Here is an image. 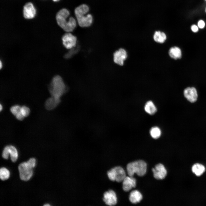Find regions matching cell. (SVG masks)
<instances>
[{"label": "cell", "mask_w": 206, "mask_h": 206, "mask_svg": "<svg viewBox=\"0 0 206 206\" xmlns=\"http://www.w3.org/2000/svg\"><path fill=\"white\" fill-rule=\"evenodd\" d=\"M69 15V11L66 9L63 8L59 11L56 15L57 24L67 32L72 31L76 25V21L72 17H70L67 20Z\"/></svg>", "instance_id": "6da1fadb"}, {"label": "cell", "mask_w": 206, "mask_h": 206, "mask_svg": "<svg viewBox=\"0 0 206 206\" xmlns=\"http://www.w3.org/2000/svg\"><path fill=\"white\" fill-rule=\"evenodd\" d=\"M89 11L88 7L86 4H82L75 10V14L79 26L82 27H88L91 25L92 21V15L86 14Z\"/></svg>", "instance_id": "7a4b0ae2"}, {"label": "cell", "mask_w": 206, "mask_h": 206, "mask_svg": "<svg viewBox=\"0 0 206 206\" xmlns=\"http://www.w3.org/2000/svg\"><path fill=\"white\" fill-rule=\"evenodd\" d=\"M66 88L62 78L57 75L53 78L49 86V90L52 97L60 101V98L65 92Z\"/></svg>", "instance_id": "3957f363"}, {"label": "cell", "mask_w": 206, "mask_h": 206, "mask_svg": "<svg viewBox=\"0 0 206 206\" xmlns=\"http://www.w3.org/2000/svg\"><path fill=\"white\" fill-rule=\"evenodd\" d=\"M36 161L35 159L31 158L27 161L19 164L18 169L21 180L27 181L31 177L33 174V169L35 165Z\"/></svg>", "instance_id": "277c9868"}, {"label": "cell", "mask_w": 206, "mask_h": 206, "mask_svg": "<svg viewBox=\"0 0 206 206\" xmlns=\"http://www.w3.org/2000/svg\"><path fill=\"white\" fill-rule=\"evenodd\" d=\"M126 169L129 176L133 177L136 173L139 176H143L146 173L147 164L143 160L136 161L128 163Z\"/></svg>", "instance_id": "5b68a950"}, {"label": "cell", "mask_w": 206, "mask_h": 206, "mask_svg": "<svg viewBox=\"0 0 206 206\" xmlns=\"http://www.w3.org/2000/svg\"><path fill=\"white\" fill-rule=\"evenodd\" d=\"M107 174L110 180L118 182L122 181L126 177L125 170L120 166H117L112 168L108 171Z\"/></svg>", "instance_id": "8992f818"}, {"label": "cell", "mask_w": 206, "mask_h": 206, "mask_svg": "<svg viewBox=\"0 0 206 206\" xmlns=\"http://www.w3.org/2000/svg\"><path fill=\"white\" fill-rule=\"evenodd\" d=\"M77 40L76 37L70 32H67L62 37L63 44L68 49H70L76 46Z\"/></svg>", "instance_id": "52a82bcc"}, {"label": "cell", "mask_w": 206, "mask_h": 206, "mask_svg": "<svg viewBox=\"0 0 206 206\" xmlns=\"http://www.w3.org/2000/svg\"><path fill=\"white\" fill-rule=\"evenodd\" d=\"M9 154L12 161L15 162L17 159L18 154L17 150L14 146L9 145L5 147L3 152L2 157L5 159H7Z\"/></svg>", "instance_id": "ba28073f"}, {"label": "cell", "mask_w": 206, "mask_h": 206, "mask_svg": "<svg viewBox=\"0 0 206 206\" xmlns=\"http://www.w3.org/2000/svg\"><path fill=\"white\" fill-rule=\"evenodd\" d=\"M103 200L107 205L110 206L115 205L117 202L116 194L113 190H109L104 193Z\"/></svg>", "instance_id": "9c48e42d"}, {"label": "cell", "mask_w": 206, "mask_h": 206, "mask_svg": "<svg viewBox=\"0 0 206 206\" xmlns=\"http://www.w3.org/2000/svg\"><path fill=\"white\" fill-rule=\"evenodd\" d=\"M127 57V52L124 49L120 48L113 54V60L114 63L120 66L124 65V62Z\"/></svg>", "instance_id": "30bf717a"}, {"label": "cell", "mask_w": 206, "mask_h": 206, "mask_svg": "<svg viewBox=\"0 0 206 206\" xmlns=\"http://www.w3.org/2000/svg\"><path fill=\"white\" fill-rule=\"evenodd\" d=\"M153 176L157 180L164 179L167 175V171L164 165L159 163L155 165L154 168L152 169Z\"/></svg>", "instance_id": "8fae6325"}, {"label": "cell", "mask_w": 206, "mask_h": 206, "mask_svg": "<svg viewBox=\"0 0 206 206\" xmlns=\"http://www.w3.org/2000/svg\"><path fill=\"white\" fill-rule=\"evenodd\" d=\"M184 97L188 101L191 103L196 102L198 98V94L196 89L194 87H188L184 90Z\"/></svg>", "instance_id": "7c38bea8"}, {"label": "cell", "mask_w": 206, "mask_h": 206, "mask_svg": "<svg viewBox=\"0 0 206 206\" xmlns=\"http://www.w3.org/2000/svg\"><path fill=\"white\" fill-rule=\"evenodd\" d=\"M36 11L33 4L30 2L26 3L23 7V17L26 19H31L35 15Z\"/></svg>", "instance_id": "4fadbf2b"}, {"label": "cell", "mask_w": 206, "mask_h": 206, "mask_svg": "<svg viewBox=\"0 0 206 206\" xmlns=\"http://www.w3.org/2000/svg\"><path fill=\"white\" fill-rule=\"evenodd\" d=\"M136 185V180L133 177L127 176L122 181V188L124 191L128 192Z\"/></svg>", "instance_id": "5bb4252c"}, {"label": "cell", "mask_w": 206, "mask_h": 206, "mask_svg": "<svg viewBox=\"0 0 206 206\" xmlns=\"http://www.w3.org/2000/svg\"><path fill=\"white\" fill-rule=\"evenodd\" d=\"M142 199L141 193L138 191L135 190L131 191L129 195V200L133 204L140 202Z\"/></svg>", "instance_id": "9a60e30c"}, {"label": "cell", "mask_w": 206, "mask_h": 206, "mask_svg": "<svg viewBox=\"0 0 206 206\" xmlns=\"http://www.w3.org/2000/svg\"><path fill=\"white\" fill-rule=\"evenodd\" d=\"M153 38L156 42L160 43H164L167 39V36L163 32L157 30L155 31L153 34Z\"/></svg>", "instance_id": "2e32d148"}, {"label": "cell", "mask_w": 206, "mask_h": 206, "mask_svg": "<svg viewBox=\"0 0 206 206\" xmlns=\"http://www.w3.org/2000/svg\"><path fill=\"white\" fill-rule=\"evenodd\" d=\"M169 54L171 58L175 60L180 59L182 56L181 49L176 46L171 47L169 50Z\"/></svg>", "instance_id": "e0dca14e"}, {"label": "cell", "mask_w": 206, "mask_h": 206, "mask_svg": "<svg viewBox=\"0 0 206 206\" xmlns=\"http://www.w3.org/2000/svg\"><path fill=\"white\" fill-rule=\"evenodd\" d=\"M60 101L52 97L46 100L45 105V108L48 110H52L57 105Z\"/></svg>", "instance_id": "ac0fdd59"}, {"label": "cell", "mask_w": 206, "mask_h": 206, "mask_svg": "<svg viewBox=\"0 0 206 206\" xmlns=\"http://www.w3.org/2000/svg\"><path fill=\"white\" fill-rule=\"evenodd\" d=\"M144 110L147 113L150 115L154 114L157 111L156 106L151 101H148L146 103Z\"/></svg>", "instance_id": "d6986e66"}, {"label": "cell", "mask_w": 206, "mask_h": 206, "mask_svg": "<svg viewBox=\"0 0 206 206\" xmlns=\"http://www.w3.org/2000/svg\"><path fill=\"white\" fill-rule=\"evenodd\" d=\"M205 168L201 164L197 163L194 165L192 167L193 172L197 176H200L205 171Z\"/></svg>", "instance_id": "ffe728a7"}, {"label": "cell", "mask_w": 206, "mask_h": 206, "mask_svg": "<svg viewBox=\"0 0 206 206\" xmlns=\"http://www.w3.org/2000/svg\"><path fill=\"white\" fill-rule=\"evenodd\" d=\"M150 134L152 138L157 139L160 136L161 132L160 129L158 127H154L151 129Z\"/></svg>", "instance_id": "44dd1931"}, {"label": "cell", "mask_w": 206, "mask_h": 206, "mask_svg": "<svg viewBox=\"0 0 206 206\" xmlns=\"http://www.w3.org/2000/svg\"><path fill=\"white\" fill-rule=\"evenodd\" d=\"M10 176L9 171L5 167H2L0 170V178L2 180L8 179Z\"/></svg>", "instance_id": "7402d4cb"}, {"label": "cell", "mask_w": 206, "mask_h": 206, "mask_svg": "<svg viewBox=\"0 0 206 206\" xmlns=\"http://www.w3.org/2000/svg\"><path fill=\"white\" fill-rule=\"evenodd\" d=\"M21 107L19 105H15L12 106L10 108L11 112L15 116L20 112Z\"/></svg>", "instance_id": "603a6c76"}, {"label": "cell", "mask_w": 206, "mask_h": 206, "mask_svg": "<svg viewBox=\"0 0 206 206\" xmlns=\"http://www.w3.org/2000/svg\"><path fill=\"white\" fill-rule=\"evenodd\" d=\"M20 111L24 117H25L29 115L30 113V109L27 107L23 106L21 107Z\"/></svg>", "instance_id": "cb8c5ba5"}, {"label": "cell", "mask_w": 206, "mask_h": 206, "mask_svg": "<svg viewBox=\"0 0 206 206\" xmlns=\"http://www.w3.org/2000/svg\"><path fill=\"white\" fill-rule=\"evenodd\" d=\"M74 47L70 49V51L67 52L65 55L64 57L66 58H70L74 54H76L78 51V49H75V47Z\"/></svg>", "instance_id": "d4e9b609"}, {"label": "cell", "mask_w": 206, "mask_h": 206, "mask_svg": "<svg viewBox=\"0 0 206 206\" xmlns=\"http://www.w3.org/2000/svg\"><path fill=\"white\" fill-rule=\"evenodd\" d=\"M198 25L199 28L202 29L205 27V22L203 20H200L198 22Z\"/></svg>", "instance_id": "484cf974"}, {"label": "cell", "mask_w": 206, "mask_h": 206, "mask_svg": "<svg viewBox=\"0 0 206 206\" xmlns=\"http://www.w3.org/2000/svg\"><path fill=\"white\" fill-rule=\"evenodd\" d=\"M15 116L17 119L20 120H23L24 117L21 113V111L17 114Z\"/></svg>", "instance_id": "4316f807"}, {"label": "cell", "mask_w": 206, "mask_h": 206, "mask_svg": "<svg viewBox=\"0 0 206 206\" xmlns=\"http://www.w3.org/2000/svg\"><path fill=\"white\" fill-rule=\"evenodd\" d=\"M191 29L194 32H197L198 30V27L195 25H192L191 27Z\"/></svg>", "instance_id": "83f0119b"}, {"label": "cell", "mask_w": 206, "mask_h": 206, "mask_svg": "<svg viewBox=\"0 0 206 206\" xmlns=\"http://www.w3.org/2000/svg\"><path fill=\"white\" fill-rule=\"evenodd\" d=\"M43 206H50V205H49V204H45V205H43Z\"/></svg>", "instance_id": "f1b7e54d"}, {"label": "cell", "mask_w": 206, "mask_h": 206, "mask_svg": "<svg viewBox=\"0 0 206 206\" xmlns=\"http://www.w3.org/2000/svg\"><path fill=\"white\" fill-rule=\"evenodd\" d=\"M52 0L54 2H56V1H58L60 0Z\"/></svg>", "instance_id": "f546056e"}, {"label": "cell", "mask_w": 206, "mask_h": 206, "mask_svg": "<svg viewBox=\"0 0 206 206\" xmlns=\"http://www.w3.org/2000/svg\"><path fill=\"white\" fill-rule=\"evenodd\" d=\"M2 109V106L1 104L0 105V111H1Z\"/></svg>", "instance_id": "4dcf8cb0"}, {"label": "cell", "mask_w": 206, "mask_h": 206, "mask_svg": "<svg viewBox=\"0 0 206 206\" xmlns=\"http://www.w3.org/2000/svg\"><path fill=\"white\" fill-rule=\"evenodd\" d=\"M205 11H206V9H205Z\"/></svg>", "instance_id": "1f68e13d"}, {"label": "cell", "mask_w": 206, "mask_h": 206, "mask_svg": "<svg viewBox=\"0 0 206 206\" xmlns=\"http://www.w3.org/2000/svg\"><path fill=\"white\" fill-rule=\"evenodd\" d=\"M205 1H206V0H205Z\"/></svg>", "instance_id": "d6a6232c"}]
</instances>
